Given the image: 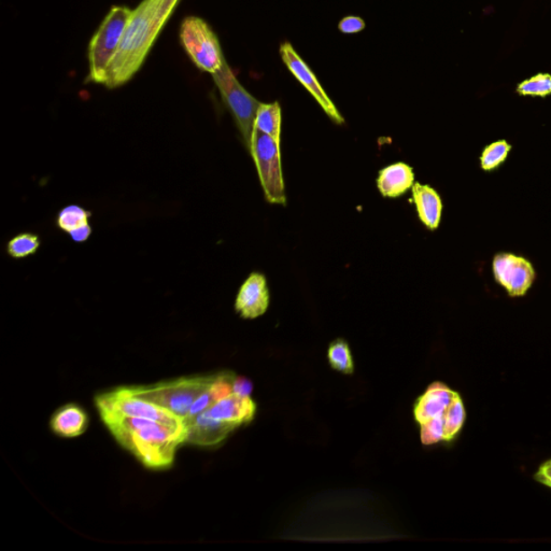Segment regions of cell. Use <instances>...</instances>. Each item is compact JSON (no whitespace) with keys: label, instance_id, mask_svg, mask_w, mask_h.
Wrapping results in <instances>:
<instances>
[{"label":"cell","instance_id":"obj_1","mask_svg":"<svg viewBox=\"0 0 551 551\" xmlns=\"http://www.w3.org/2000/svg\"><path fill=\"white\" fill-rule=\"evenodd\" d=\"M180 2L182 0H143L133 10L121 46L109 68L107 89L127 84L139 72Z\"/></svg>","mask_w":551,"mask_h":551},{"label":"cell","instance_id":"obj_2","mask_svg":"<svg viewBox=\"0 0 551 551\" xmlns=\"http://www.w3.org/2000/svg\"><path fill=\"white\" fill-rule=\"evenodd\" d=\"M133 10L125 5H113L102 20L87 49L89 76L86 82L106 84L109 68L121 46Z\"/></svg>","mask_w":551,"mask_h":551},{"label":"cell","instance_id":"obj_3","mask_svg":"<svg viewBox=\"0 0 551 551\" xmlns=\"http://www.w3.org/2000/svg\"><path fill=\"white\" fill-rule=\"evenodd\" d=\"M114 436L146 467L155 468L171 466L174 451L185 441L184 431L174 430L160 422L134 432H121Z\"/></svg>","mask_w":551,"mask_h":551},{"label":"cell","instance_id":"obj_4","mask_svg":"<svg viewBox=\"0 0 551 551\" xmlns=\"http://www.w3.org/2000/svg\"><path fill=\"white\" fill-rule=\"evenodd\" d=\"M215 375L203 378H182L152 387H133L125 388L130 395L144 398L167 409L184 420L188 417L191 406L206 388L211 385Z\"/></svg>","mask_w":551,"mask_h":551},{"label":"cell","instance_id":"obj_5","mask_svg":"<svg viewBox=\"0 0 551 551\" xmlns=\"http://www.w3.org/2000/svg\"><path fill=\"white\" fill-rule=\"evenodd\" d=\"M258 171L265 199L271 204L287 203L281 168L280 141L253 129L249 150Z\"/></svg>","mask_w":551,"mask_h":551},{"label":"cell","instance_id":"obj_6","mask_svg":"<svg viewBox=\"0 0 551 551\" xmlns=\"http://www.w3.org/2000/svg\"><path fill=\"white\" fill-rule=\"evenodd\" d=\"M180 41L191 61L201 72L214 75L227 62L215 31L198 16H188L182 21Z\"/></svg>","mask_w":551,"mask_h":551},{"label":"cell","instance_id":"obj_7","mask_svg":"<svg viewBox=\"0 0 551 551\" xmlns=\"http://www.w3.org/2000/svg\"><path fill=\"white\" fill-rule=\"evenodd\" d=\"M218 90L220 92L223 102L228 111L233 114L240 134L243 135L245 147L250 150L251 138H253L254 120L261 105L258 100L240 84L236 76L226 62L220 70L214 75Z\"/></svg>","mask_w":551,"mask_h":551},{"label":"cell","instance_id":"obj_8","mask_svg":"<svg viewBox=\"0 0 551 551\" xmlns=\"http://www.w3.org/2000/svg\"><path fill=\"white\" fill-rule=\"evenodd\" d=\"M96 404L102 416L103 414H123V416L151 419L166 427L185 432L182 418L155 403L130 395L125 388L98 396Z\"/></svg>","mask_w":551,"mask_h":551},{"label":"cell","instance_id":"obj_9","mask_svg":"<svg viewBox=\"0 0 551 551\" xmlns=\"http://www.w3.org/2000/svg\"><path fill=\"white\" fill-rule=\"evenodd\" d=\"M280 56L283 63L290 70L291 74L301 84L305 89H307L310 94L318 102L322 109L327 114L333 122L337 125L345 123L340 111H337L334 102L327 96L324 87L321 86L320 82L316 79L313 70L310 69L308 65L303 61V58L298 56V52L294 50L290 42L282 43L280 47Z\"/></svg>","mask_w":551,"mask_h":551},{"label":"cell","instance_id":"obj_10","mask_svg":"<svg viewBox=\"0 0 551 551\" xmlns=\"http://www.w3.org/2000/svg\"><path fill=\"white\" fill-rule=\"evenodd\" d=\"M495 280L506 289L511 298L526 296L536 280L533 266L525 258L511 253H502L493 260Z\"/></svg>","mask_w":551,"mask_h":551},{"label":"cell","instance_id":"obj_11","mask_svg":"<svg viewBox=\"0 0 551 551\" xmlns=\"http://www.w3.org/2000/svg\"><path fill=\"white\" fill-rule=\"evenodd\" d=\"M270 307V290L266 278L253 272L240 287L236 309L244 319H255L263 315Z\"/></svg>","mask_w":551,"mask_h":551},{"label":"cell","instance_id":"obj_12","mask_svg":"<svg viewBox=\"0 0 551 551\" xmlns=\"http://www.w3.org/2000/svg\"><path fill=\"white\" fill-rule=\"evenodd\" d=\"M185 441L200 446H216L236 428L210 416L209 409L198 416L184 420Z\"/></svg>","mask_w":551,"mask_h":551},{"label":"cell","instance_id":"obj_13","mask_svg":"<svg viewBox=\"0 0 551 551\" xmlns=\"http://www.w3.org/2000/svg\"><path fill=\"white\" fill-rule=\"evenodd\" d=\"M256 406L250 396H239L232 394L218 401L209 408L212 418L232 424L236 429L240 425L253 422L255 416Z\"/></svg>","mask_w":551,"mask_h":551},{"label":"cell","instance_id":"obj_14","mask_svg":"<svg viewBox=\"0 0 551 551\" xmlns=\"http://www.w3.org/2000/svg\"><path fill=\"white\" fill-rule=\"evenodd\" d=\"M455 395L456 391L444 384L431 385L414 405V419L419 424H422L429 420L444 418L447 408L449 407Z\"/></svg>","mask_w":551,"mask_h":551},{"label":"cell","instance_id":"obj_15","mask_svg":"<svg viewBox=\"0 0 551 551\" xmlns=\"http://www.w3.org/2000/svg\"><path fill=\"white\" fill-rule=\"evenodd\" d=\"M413 198L420 221L431 231L439 227L443 211L440 196L430 185H413Z\"/></svg>","mask_w":551,"mask_h":551},{"label":"cell","instance_id":"obj_16","mask_svg":"<svg viewBox=\"0 0 551 551\" xmlns=\"http://www.w3.org/2000/svg\"><path fill=\"white\" fill-rule=\"evenodd\" d=\"M413 168L405 163H396L379 172L378 185L385 198L395 199L407 192L413 185Z\"/></svg>","mask_w":551,"mask_h":551},{"label":"cell","instance_id":"obj_17","mask_svg":"<svg viewBox=\"0 0 551 551\" xmlns=\"http://www.w3.org/2000/svg\"><path fill=\"white\" fill-rule=\"evenodd\" d=\"M51 427L62 438H77L86 430L87 416L79 406L69 404L54 414Z\"/></svg>","mask_w":551,"mask_h":551},{"label":"cell","instance_id":"obj_18","mask_svg":"<svg viewBox=\"0 0 551 551\" xmlns=\"http://www.w3.org/2000/svg\"><path fill=\"white\" fill-rule=\"evenodd\" d=\"M253 129L281 139V108L280 102L262 103L256 112Z\"/></svg>","mask_w":551,"mask_h":551},{"label":"cell","instance_id":"obj_19","mask_svg":"<svg viewBox=\"0 0 551 551\" xmlns=\"http://www.w3.org/2000/svg\"><path fill=\"white\" fill-rule=\"evenodd\" d=\"M467 413L465 403L459 394H457L452 398L450 405L447 408L444 414V440L450 441L456 439V436L460 433V431L465 424Z\"/></svg>","mask_w":551,"mask_h":551},{"label":"cell","instance_id":"obj_20","mask_svg":"<svg viewBox=\"0 0 551 551\" xmlns=\"http://www.w3.org/2000/svg\"><path fill=\"white\" fill-rule=\"evenodd\" d=\"M40 245L41 240L37 234L21 233L9 240L7 253L13 259L22 260L36 254Z\"/></svg>","mask_w":551,"mask_h":551},{"label":"cell","instance_id":"obj_21","mask_svg":"<svg viewBox=\"0 0 551 551\" xmlns=\"http://www.w3.org/2000/svg\"><path fill=\"white\" fill-rule=\"evenodd\" d=\"M92 212L79 205H68L58 211L57 227L65 233H69L89 223Z\"/></svg>","mask_w":551,"mask_h":551},{"label":"cell","instance_id":"obj_22","mask_svg":"<svg viewBox=\"0 0 551 551\" xmlns=\"http://www.w3.org/2000/svg\"><path fill=\"white\" fill-rule=\"evenodd\" d=\"M327 359H329L332 369L342 374L351 375L354 372V363L351 348L343 340H337L331 343L329 351H327Z\"/></svg>","mask_w":551,"mask_h":551},{"label":"cell","instance_id":"obj_23","mask_svg":"<svg viewBox=\"0 0 551 551\" xmlns=\"http://www.w3.org/2000/svg\"><path fill=\"white\" fill-rule=\"evenodd\" d=\"M511 149V147L507 141H495L483 151V155L480 156V165H482L484 171H493L506 161Z\"/></svg>","mask_w":551,"mask_h":551},{"label":"cell","instance_id":"obj_24","mask_svg":"<svg viewBox=\"0 0 551 551\" xmlns=\"http://www.w3.org/2000/svg\"><path fill=\"white\" fill-rule=\"evenodd\" d=\"M520 96L547 97L551 95V75L538 74L517 85Z\"/></svg>","mask_w":551,"mask_h":551},{"label":"cell","instance_id":"obj_25","mask_svg":"<svg viewBox=\"0 0 551 551\" xmlns=\"http://www.w3.org/2000/svg\"><path fill=\"white\" fill-rule=\"evenodd\" d=\"M236 376L231 372H225L215 375L214 380L209 387L210 395L216 402L222 400L232 394L234 380Z\"/></svg>","mask_w":551,"mask_h":551},{"label":"cell","instance_id":"obj_26","mask_svg":"<svg viewBox=\"0 0 551 551\" xmlns=\"http://www.w3.org/2000/svg\"><path fill=\"white\" fill-rule=\"evenodd\" d=\"M423 445H434L444 440V418H436L420 424Z\"/></svg>","mask_w":551,"mask_h":551},{"label":"cell","instance_id":"obj_27","mask_svg":"<svg viewBox=\"0 0 551 551\" xmlns=\"http://www.w3.org/2000/svg\"><path fill=\"white\" fill-rule=\"evenodd\" d=\"M209 387V388H206L203 392H201L199 397L196 398V400L193 403V405L191 406L188 417L185 418L184 420L198 416V414L207 411V409L214 405L216 401L214 400V397H212L210 395Z\"/></svg>","mask_w":551,"mask_h":551},{"label":"cell","instance_id":"obj_28","mask_svg":"<svg viewBox=\"0 0 551 551\" xmlns=\"http://www.w3.org/2000/svg\"><path fill=\"white\" fill-rule=\"evenodd\" d=\"M365 27H367L365 22L360 18V16L356 15L345 16V18L340 22V24H338V30L345 35L358 34V32L362 31Z\"/></svg>","mask_w":551,"mask_h":551},{"label":"cell","instance_id":"obj_29","mask_svg":"<svg viewBox=\"0 0 551 551\" xmlns=\"http://www.w3.org/2000/svg\"><path fill=\"white\" fill-rule=\"evenodd\" d=\"M92 232H93L92 226L90 225V223H87V225L79 227L77 228H75L74 231L69 232L68 236L70 239L73 240L74 243L82 244V243H85L86 240L91 237Z\"/></svg>","mask_w":551,"mask_h":551},{"label":"cell","instance_id":"obj_30","mask_svg":"<svg viewBox=\"0 0 551 551\" xmlns=\"http://www.w3.org/2000/svg\"><path fill=\"white\" fill-rule=\"evenodd\" d=\"M253 384L248 379L236 378L234 380L233 392L239 396H250Z\"/></svg>","mask_w":551,"mask_h":551},{"label":"cell","instance_id":"obj_31","mask_svg":"<svg viewBox=\"0 0 551 551\" xmlns=\"http://www.w3.org/2000/svg\"><path fill=\"white\" fill-rule=\"evenodd\" d=\"M539 484L547 485L551 488V460L545 462L544 465L539 467L536 476H534Z\"/></svg>","mask_w":551,"mask_h":551}]
</instances>
